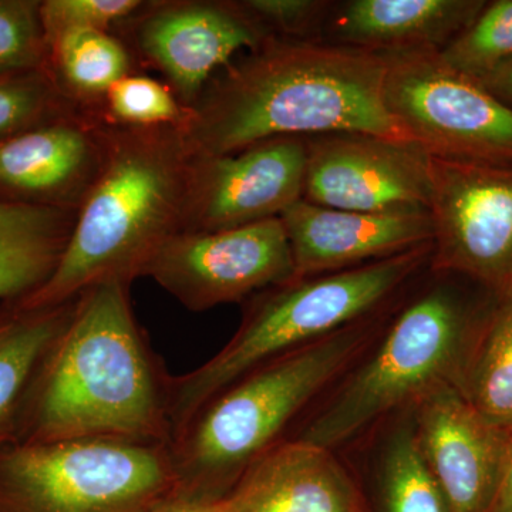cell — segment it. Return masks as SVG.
<instances>
[{
	"label": "cell",
	"instance_id": "cell-10",
	"mask_svg": "<svg viewBox=\"0 0 512 512\" xmlns=\"http://www.w3.org/2000/svg\"><path fill=\"white\" fill-rule=\"evenodd\" d=\"M430 268L495 292L512 286V164L430 157Z\"/></svg>",
	"mask_w": 512,
	"mask_h": 512
},
{
	"label": "cell",
	"instance_id": "cell-29",
	"mask_svg": "<svg viewBox=\"0 0 512 512\" xmlns=\"http://www.w3.org/2000/svg\"><path fill=\"white\" fill-rule=\"evenodd\" d=\"M140 0H45L42 19L46 39L70 30H103L146 8Z\"/></svg>",
	"mask_w": 512,
	"mask_h": 512
},
{
	"label": "cell",
	"instance_id": "cell-27",
	"mask_svg": "<svg viewBox=\"0 0 512 512\" xmlns=\"http://www.w3.org/2000/svg\"><path fill=\"white\" fill-rule=\"evenodd\" d=\"M46 30L39 0H0V76L46 70Z\"/></svg>",
	"mask_w": 512,
	"mask_h": 512
},
{
	"label": "cell",
	"instance_id": "cell-8",
	"mask_svg": "<svg viewBox=\"0 0 512 512\" xmlns=\"http://www.w3.org/2000/svg\"><path fill=\"white\" fill-rule=\"evenodd\" d=\"M387 60L384 101L413 144L430 157L512 164V110L440 52Z\"/></svg>",
	"mask_w": 512,
	"mask_h": 512
},
{
	"label": "cell",
	"instance_id": "cell-14",
	"mask_svg": "<svg viewBox=\"0 0 512 512\" xmlns=\"http://www.w3.org/2000/svg\"><path fill=\"white\" fill-rule=\"evenodd\" d=\"M109 128L74 110L0 141V204L79 210L103 168Z\"/></svg>",
	"mask_w": 512,
	"mask_h": 512
},
{
	"label": "cell",
	"instance_id": "cell-32",
	"mask_svg": "<svg viewBox=\"0 0 512 512\" xmlns=\"http://www.w3.org/2000/svg\"><path fill=\"white\" fill-rule=\"evenodd\" d=\"M153 512H227L224 501L218 503H201V501L180 500L173 498Z\"/></svg>",
	"mask_w": 512,
	"mask_h": 512
},
{
	"label": "cell",
	"instance_id": "cell-19",
	"mask_svg": "<svg viewBox=\"0 0 512 512\" xmlns=\"http://www.w3.org/2000/svg\"><path fill=\"white\" fill-rule=\"evenodd\" d=\"M74 305L76 299L53 308L0 306V447L15 441L30 387Z\"/></svg>",
	"mask_w": 512,
	"mask_h": 512
},
{
	"label": "cell",
	"instance_id": "cell-22",
	"mask_svg": "<svg viewBox=\"0 0 512 512\" xmlns=\"http://www.w3.org/2000/svg\"><path fill=\"white\" fill-rule=\"evenodd\" d=\"M46 72L57 89L76 99H104L113 84L130 74V55L103 30H70L47 40Z\"/></svg>",
	"mask_w": 512,
	"mask_h": 512
},
{
	"label": "cell",
	"instance_id": "cell-28",
	"mask_svg": "<svg viewBox=\"0 0 512 512\" xmlns=\"http://www.w3.org/2000/svg\"><path fill=\"white\" fill-rule=\"evenodd\" d=\"M252 22L271 39L322 43L333 2L330 0H241Z\"/></svg>",
	"mask_w": 512,
	"mask_h": 512
},
{
	"label": "cell",
	"instance_id": "cell-21",
	"mask_svg": "<svg viewBox=\"0 0 512 512\" xmlns=\"http://www.w3.org/2000/svg\"><path fill=\"white\" fill-rule=\"evenodd\" d=\"M366 497L372 512H451L421 454L412 409L383 431Z\"/></svg>",
	"mask_w": 512,
	"mask_h": 512
},
{
	"label": "cell",
	"instance_id": "cell-16",
	"mask_svg": "<svg viewBox=\"0 0 512 512\" xmlns=\"http://www.w3.org/2000/svg\"><path fill=\"white\" fill-rule=\"evenodd\" d=\"M296 279L382 261L433 242L430 214H367L305 200L281 215Z\"/></svg>",
	"mask_w": 512,
	"mask_h": 512
},
{
	"label": "cell",
	"instance_id": "cell-30",
	"mask_svg": "<svg viewBox=\"0 0 512 512\" xmlns=\"http://www.w3.org/2000/svg\"><path fill=\"white\" fill-rule=\"evenodd\" d=\"M478 82L512 110V60L485 74Z\"/></svg>",
	"mask_w": 512,
	"mask_h": 512
},
{
	"label": "cell",
	"instance_id": "cell-7",
	"mask_svg": "<svg viewBox=\"0 0 512 512\" xmlns=\"http://www.w3.org/2000/svg\"><path fill=\"white\" fill-rule=\"evenodd\" d=\"M175 495L168 444L74 439L0 447V512H153Z\"/></svg>",
	"mask_w": 512,
	"mask_h": 512
},
{
	"label": "cell",
	"instance_id": "cell-25",
	"mask_svg": "<svg viewBox=\"0 0 512 512\" xmlns=\"http://www.w3.org/2000/svg\"><path fill=\"white\" fill-rule=\"evenodd\" d=\"M74 110L46 70L0 76V141Z\"/></svg>",
	"mask_w": 512,
	"mask_h": 512
},
{
	"label": "cell",
	"instance_id": "cell-23",
	"mask_svg": "<svg viewBox=\"0 0 512 512\" xmlns=\"http://www.w3.org/2000/svg\"><path fill=\"white\" fill-rule=\"evenodd\" d=\"M463 394L488 420L512 429V286L500 293L478 338Z\"/></svg>",
	"mask_w": 512,
	"mask_h": 512
},
{
	"label": "cell",
	"instance_id": "cell-24",
	"mask_svg": "<svg viewBox=\"0 0 512 512\" xmlns=\"http://www.w3.org/2000/svg\"><path fill=\"white\" fill-rule=\"evenodd\" d=\"M440 56L457 72L480 80L512 60V0L485 2L477 18Z\"/></svg>",
	"mask_w": 512,
	"mask_h": 512
},
{
	"label": "cell",
	"instance_id": "cell-12",
	"mask_svg": "<svg viewBox=\"0 0 512 512\" xmlns=\"http://www.w3.org/2000/svg\"><path fill=\"white\" fill-rule=\"evenodd\" d=\"M306 137H279L224 156L192 157L181 232L279 218L303 198Z\"/></svg>",
	"mask_w": 512,
	"mask_h": 512
},
{
	"label": "cell",
	"instance_id": "cell-1",
	"mask_svg": "<svg viewBox=\"0 0 512 512\" xmlns=\"http://www.w3.org/2000/svg\"><path fill=\"white\" fill-rule=\"evenodd\" d=\"M386 57L269 39L229 63L180 124L191 157L238 153L279 137L359 133L412 143L384 101Z\"/></svg>",
	"mask_w": 512,
	"mask_h": 512
},
{
	"label": "cell",
	"instance_id": "cell-13",
	"mask_svg": "<svg viewBox=\"0 0 512 512\" xmlns=\"http://www.w3.org/2000/svg\"><path fill=\"white\" fill-rule=\"evenodd\" d=\"M424 461L451 512H490L512 429L478 412L460 389L441 386L412 407Z\"/></svg>",
	"mask_w": 512,
	"mask_h": 512
},
{
	"label": "cell",
	"instance_id": "cell-2",
	"mask_svg": "<svg viewBox=\"0 0 512 512\" xmlns=\"http://www.w3.org/2000/svg\"><path fill=\"white\" fill-rule=\"evenodd\" d=\"M130 285L76 298L72 318L30 387L15 441L123 439L171 443L168 379L138 328Z\"/></svg>",
	"mask_w": 512,
	"mask_h": 512
},
{
	"label": "cell",
	"instance_id": "cell-9",
	"mask_svg": "<svg viewBox=\"0 0 512 512\" xmlns=\"http://www.w3.org/2000/svg\"><path fill=\"white\" fill-rule=\"evenodd\" d=\"M192 312L249 301L296 279L281 218L217 232H178L141 269Z\"/></svg>",
	"mask_w": 512,
	"mask_h": 512
},
{
	"label": "cell",
	"instance_id": "cell-18",
	"mask_svg": "<svg viewBox=\"0 0 512 512\" xmlns=\"http://www.w3.org/2000/svg\"><path fill=\"white\" fill-rule=\"evenodd\" d=\"M487 0L333 2L322 43L375 55L441 52L477 18Z\"/></svg>",
	"mask_w": 512,
	"mask_h": 512
},
{
	"label": "cell",
	"instance_id": "cell-26",
	"mask_svg": "<svg viewBox=\"0 0 512 512\" xmlns=\"http://www.w3.org/2000/svg\"><path fill=\"white\" fill-rule=\"evenodd\" d=\"M103 100L111 123L117 127L180 126L190 111L171 87L138 74H127L113 84Z\"/></svg>",
	"mask_w": 512,
	"mask_h": 512
},
{
	"label": "cell",
	"instance_id": "cell-11",
	"mask_svg": "<svg viewBox=\"0 0 512 512\" xmlns=\"http://www.w3.org/2000/svg\"><path fill=\"white\" fill-rule=\"evenodd\" d=\"M430 156L359 133L306 137L302 200L367 214H430Z\"/></svg>",
	"mask_w": 512,
	"mask_h": 512
},
{
	"label": "cell",
	"instance_id": "cell-5",
	"mask_svg": "<svg viewBox=\"0 0 512 512\" xmlns=\"http://www.w3.org/2000/svg\"><path fill=\"white\" fill-rule=\"evenodd\" d=\"M396 303L259 366L205 404L170 444L175 498L224 501L259 458L288 440L285 433L296 419L365 355Z\"/></svg>",
	"mask_w": 512,
	"mask_h": 512
},
{
	"label": "cell",
	"instance_id": "cell-3",
	"mask_svg": "<svg viewBox=\"0 0 512 512\" xmlns=\"http://www.w3.org/2000/svg\"><path fill=\"white\" fill-rule=\"evenodd\" d=\"M500 293L467 276L427 269L293 439L335 451L441 386L463 393L471 355Z\"/></svg>",
	"mask_w": 512,
	"mask_h": 512
},
{
	"label": "cell",
	"instance_id": "cell-4",
	"mask_svg": "<svg viewBox=\"0 0 512 512\" xmlns=\"http://www.w3.org/2000/svg\"><path fill=\"white\" fill-rule=\"evenodd\" d=\"M192 157L180 126L109 128L99 177L77 210L55 272L20 308L64 305L104 284L140 278L163 242L181 232Z\"/></svg>",
	"mask_w": 512,
	"mask_h": 512
},
{
	"label": "cell",
	"instance_id": "cell-20",
	"mask_svg": "<svg viewBox=\"0 0 512 512\" xmlns=\"http://www.w3.org/2000/svg\"><path fill=\"white\" fill-rule=\"evenodd\" d=\"M77 211L0 204V306L22 301L55 272Z\"/></svg>",
	"mask_w": 512,
	"mask_h": 512
},
{
	"label": "cell",
	"instance_id": "cell-15",
	"mask_svg": "<svg viewBox=\"0 0 512 512\" xmlns=\"http://www.w3.org/2000/svg\"><path fill=\"white\" fill-rule=\"evenodd\" d=\"M269 39L237 2L158 3L137 30L141 52L168 77L187 109L238 52H254Z\"/></svg>",
	"mask_w": 512,
	"mask_h": 512
},
{
	"label": "cell",
	"instance_id": "cell-31",
	"mask_svg": "<svg viewBox=\"0 0 512 512\" xmlns=\"http://www.w3.org/2000/svg\"><path fill=\"white\" fill-rule=\"evenodd\" d=\"M490 512H512V434L505 461L503 478Z\"/></svg>",
	"mask_w": 512,
	"mask_h": 512
},
{
	"label": "cell",
	"instance_id": "cell-17",
	"mask_svg": "<svg viewBox=\"0 0 512 512\" xmlns=\"http://www.w3.org/2000/svg\"><path fill=\"white\" fill-rule=\"evenodd\" d=\"M224 505L227 512H372L365 487L335 451L293 437L259 458Z\"/></svg>",
	"mask_w": 512,
	"mask_h": 512
},
{
	"label": "cell",
	"instance_id": "cell-6",
	"mask_svg": "<svg viewBox=\"0 0 512 512\" xmlns=\"http://www.w3.org/2000/svg\"><path fill=\"white\" fill-rule=\"evenodd\" d=\"M433 244L382 261L298 278L252 296L231 340L204 365L168 379L171 441L222 390L259 366L390 308L429 269Z\"/></svg>",
	"mask_w": 512,
	"mask_h": 512
}]
</instances>
